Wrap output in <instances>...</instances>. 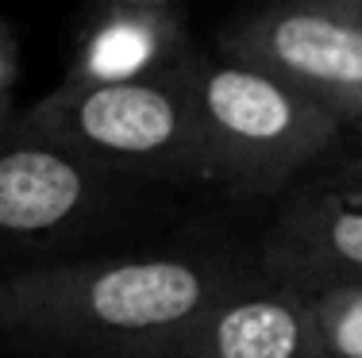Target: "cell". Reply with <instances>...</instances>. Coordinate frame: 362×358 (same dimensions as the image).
I'll use <instances>...</instances> for the list:
<instances>
[{
	"mask_svg": "<svg viewBox=\"0 0 362 358\" xmlns=\"http://www.w3.org/2000/svg\"><path fill=\"white\" fill-rule=\"evenodd\" d=\"M262 270L255 246L154 239L0 274V351L16 358H143Z\"/></svg>",
	"mask_w": 362,
	"mask_h": 358,
	"instance_id": "obj_1",
	"label": "cell"
},
{
	"mask_svg": "<svg viewBox=\"0 0 362 358\" xmlns=\"http://www.w3.org/2000/svg\"><path fill=\"white\" fill-rule=\"evenodd\" d=\"M181 189L119 174L35 127L0 119V274L170 239Z\"/></svg>",
	"mask_w": 362,
	"mask_h": 358,
	"instance_id": "obj_2",
	"label": "cell"
},
{
	"mask_svg": "<svg viewBox=\"0 0 362 358\" xmlns=\"http://www.w3.org/2000/svg\"><path fill=\"white\" fill-rule=\"evenodd\" d=\"M193 108L216 189L247 201L286 197L347 127L278 73L231 54H193Z\"/></svg>",
	"mask_w": 362,
	"mask_h": 358,
	"instance_id": "obj_3",
	"label": "cell"
},
{
	"mask_svg": "<svg viewBox=\"0 0 362 358\" xmlns=\"http://www.w3.org/2000/svg\"><path fill=\"white\" fill-rule=\"evenodd\" d=\"M23 116L77 155L119 174L170 189L216 185L189 70L146 81H62L23 108Z\"/></svg>",
	"mask_w": 362,
	"mask_h": 358,
	"instance_id": "obj_4",
	"label": "cell"
},
{
	"mask_svg": "<svg viewBox=\"0 0 362 358\" xmlns=\"http://www.w3.org/2000/svg\"><path fill=\"white\" fill-rule=\"evenodd\" d=\"M220 54L278 73L339 119L362 124V12L327 0H266L220 35Z\"/></svg>",
	"mask_w": 362,
	"mask_h": 358,
	"instance_id": "obj_5",
	"label": "cell"
},
{
	"mask_svg": "<svg viewBox=\"0 0 362 358\" xmlns=\"http://www.w3.org/2000/svg\"><path fill=\"white\" fill-rule=\"evenodd\" d=\"M143 358H332L316 297L258 270Z\"/></svg>",
	"mask_w": 362,
	"mask_h": 358,
	"instance_id": "obj_6",
	"label": "cell"
},
{
	"mask_svg": "<svg viewBox=\"0 0 362 358\" xmlns=\"http://www.w3.org/2000/svg\"><path fill=\"white\" fill-rule=\"evenodd\" d=\"M266 274L300 285L362 289V204L320 185H293L255 243Z\"/></svg>",
	"mask_w": 362,
	"mask_h": 358,
	"instance_id": "obj_7",
	"label": "cell"
},
{
	"mask_svg": "<svg viewBox=\"0 0 362 358\" xmlns=\"http://www.w3.org/2000/svg\"><path fill=\"white\" fill-rule=\"evenodd\" d=\"M185 20L177 4L97 0L77 31L66 81H146L174 78L193 62Z\"/></svg>",
	"mask_w": 362,
	"mask_h": 358,
	"instance_id": "obj_8",
	"label": "cell"
},
{
	"mask_svg": "<svg viewBox=\"0 0 362 358\" xmlns=\"http://www.w3.org/2000/svg\"><path fill=\"white\" fill-rule=\"evenodd\" d=\"M313 297L324 323L327 354L362 358V289H324Z\"/></svg>",
	"mask_w": 362,
	"mask_h": 358,
	"instance_id": "obj_9",
	"label": "cell"
},
{
	"mask_svg": "<svg viewBox=\"0 0 362 358\" xmlns=\"http://www.w3.org/2000/svg\"><path fill=\"white\" fill-rule=\"evenodd\" d=\"M16 81H20V42H16V31L0 20V119L20 112Z\"/></svg>",
	"mask_w": 362,
	"mask_h": 358,
	"instance_id": "obj_10",
	"label": "cell"
},
{
	"mask_svg": "<svg viewBox=\"0 0 362 358\" xmlns=\"http://www.w3.org/2000/svg\"><path fill=\"white\" fill-rule=\"evenodd\" d=\"M313 185H320V189H327V193H339V197L362 204V155L343 162V166H335V169H327V174L316 177Z\"/></svg>",
	"mask_w": 362,
	"mask_h": 358,
	"instance_id": "obj_11",
	"label": "cell"
},
{
	"mask_svg": "<svg viewBox=\"0 0 362 358\" xmlns=\"http://www.w3.org/2000/svg\"><path fill=\"white\" fill-rule=\"evenodd\" d=\"M327 4H343V8H355V12H362V0H327Z\"/></svg>",
	"mask_w": 362,
	"mask_h": 358,
	"instance_id": "obj_12",
	"label": "cell"
},
{
	"mask_svg": "<svg viewBox=\"0 0 362 358\" xmlns=\"http://www.w3.org/2000/svg\"><path fill=\"white\" fill-rule=\"evenodd\" d=\"M132 4H181V0H132Z\"/></svg>",
	"mask_w": 362,
	"mask_h": 358,
	"instance_id": "obj_13",
	"label": "cell"
},
{
	"mask_svg": "<svg viewBox=\"0 0 362 358\" xmlns=\"http://www.w3.org/2000/svg\"><path fill=\"white\" fill-rule=\"evenodd\" d=\"M355 131H362V124H358V127H355Z\"/></svg>",
	"mask_w": 362,
	"mask_h": 358,
	"instance_id": "obj_14",
	"label": "cell"
}]
</instances>
